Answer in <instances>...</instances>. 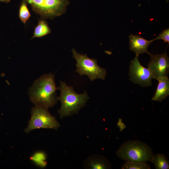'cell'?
I'll use <instances>...</instances> for the list:
<instances>
[{
    "instance_id": "obj_1",
    "label": "cell",
    "mask_w": 169,
    "mask_h": 169,
    "mask_svg": "<svg viewBox=\"0 0 169 169\" xmlns=\"http://www.w3.org/2000/svg\"><path fill=\"white\" fill-rule=\"evenodd\" d=\"M57 90L54 75L51 73L44 74L36 80L30 88V100L36 106L48 109L58 100Z\"/></svg>"
},
{
    "instance_id": "obj_2",
    "label": "cell",
    "mask_w": 169,
    "mask_h": 169,
    "mask_svg": "<svg viewBox=\"0 0 169 169\" xmlns=\"http://www.w3.org/2000/svg\"><path fill=\"white\" fill-rule=\"evenodd\" d=\"M57 89L60 92L58 100L61 103V107L58 111L61 119L78 114L89 98L86 91L78 94L74 91L73 87L68 85L65 82L60 81V85Z\"/></svg>"
},
{
    "instance_id": "obj_3",
    "label": "cell",
    "mask_w": 169,
    "mask_h": 169,
    "mask_svg": "<svg viewBox=\"0 0 169 169\" xmlns=\"http://www.w3.org/2000/svg\"><path fill=\"white\" fill-rule=\"evenodd\" d=\"M116 153L123 160L142 162H151L154 156L152 148L148 145L137 140L125 141Z\"/></svg>"
},
{
    "instance_id": "obj_4",
    "label": "cell",
    "mask_w": 169,
    "mask_h": 169,
    "mask_svg": "<svg viewBox=\"0 0 169 169\" xmlns=\"http://www.w3.org/2000/svg\"><path fill=\"white\" fill-rule=\"evenodd\" d=\"M31 6L41 18L53 19L66 13L68 0H22Z\"/></svg>"
},
{
    "instance_id": "obj_5",
    "label": "cell",
    "mask_w": 169,
    "mask_h": 169,
    "mask_svg": "<svg viewBox=\"0 0 169 169\" xmlns=\"http://www.w3.org/2000/svg\"><path fill=\"white\" fill-rule=\"evenodd\" d=\"M71 51L76 61V72L80 76L87 75L91 81L96 79H105L106 70L99 66L96 59L89 58L86 54H80L74 49Z\"/></svg>"
},
{
    "instance_id": "obj_6",
    "label": "cell",
    "mask_w": 169,
    "mask_h": 169,
    "mask_svg": "<svg viewBox=\"0 0 169 169\" xmlns=\"http://www.w3.org/2000/svg\"><path fill=\"white\" fill-rule=\"evenodd\" d=\"M59 126V122L51 114L48 109L35 106L32 108L31 118L24 131L28 133L33 130L40 128L57 130Z\"/></svg>"
},
{
    "instance_id": "obj_7",
    "label": "cell",
    "mask_w": 169,
    "mask_h": 169,
    "mask_svg": "<svg viewBox=\"0 0 169 169\" xmlns=\"http://www.w3.org/2000/svg\"><path fill=\"white\" fill-rule=\"evenodd\" d=\"M138 57L136 56L131 61L129 72L130 80L143 87L150 86L153 79L151 74L147 68L141 64Z\"/></svg>"
},
{
    "instance_id": "obj_8",
    "label": "cell",
    "mask_w": 169,
    "mask_h": 169,
    "mask_svg": "<svg viewBox=\"0 0 169 169\" xmlns=\"http://www.w3.org/2000/svg\"><path fill=\"white\" fill-rule=\"evenodd\" d=\"M150 60L147 65L153 79L168 76L169 72V58L166 52L161 54H150Z\"/></svg>"
},
{
    "instance_id": "obj_9",
    "label": "cell",
    "mask_w": 169,
    "mask_h": 169,
    "mask_svg": "<svg viewBox=\"0 0 169 169\" xmlns=\"http://www.w3.org/2000/svg\"><path fill=\"white\" fill-rule=\"evenodd\" d=\"M129 49L134 52L136 56L138 57L140 54L146 53L150 54L148 50L149 46L153 42L152 40H148L139 35L131 34L129 36Z\"/></svg>"
},
{
    "instance_id": "obj_10",
    "label": "cell",
    "mask_w": 169,
    "mask_h": 169,
    "mask_svg": "<svg viewBox=\"0 0 169 169\" xmlns=\"http://www.w3.org/2000/svg\"><path fill=\"white\" fill-rule=\"evenodd\" d=\"M158 84L151 100L161 102L169 95V79L168 76H162L156 79Z\"/></svg>"
},
{
    "instance_id": "obj_11",
    "label": "cell",
    "mask_w": 169,
    "mask_h": 169,
    "mask_svg": "<svg viewBox=\"0 0 169 169\" xmlns=\"http://www.w3.org/2000/svg\"><path fill=\"white\" fill-rule=\"evenodd\" d=\"M88 166L90 169H110L111 166L108 160L104 156L95 155L89 158L88 161Z\"/></svg>"
},
{
    "instance_id": "obj_12",
    "label": "cell",
    "mask_w": 169,
    "mask_h": 169,
    "mask_svg": "<svg viewBox=\"0 0 169 169\" xmlns=\"http://www.w3.org/2000/svg\"><path fill=\"white\" fill-rule=\"evenodd\" d=\"M51 32L48 24L44 19L38 20L37 25L35 28L33 34L31 39L35 38H41L47 35Z\"/></svg>"
},
{
    "instance_id": "obj_13",
    "label": "cell",
    "mask_w": 169,
    "mask_h": 169,
    "mask_svg": "<svg viewBox=\"0 0 169 169\" xmlns=\"http://www.w3.org/2000/svg\"><path fill=\"white\" fill-rule=\"evenodd\" d=\"M156 169H168L169 162L166 156L163 154H157L154 155L151 161Z\"/></svg>"
},
{
    "instance_id": "obj_14",
    "label": "cell",
    "mask_w": 169,
    "mask_h": 169,
    "mask_svg": "<svg viewBox=\"0 0 169 169\" xmlns=\"http://www.w3.org/2000/svg\"><path fill=\"white\" fill-rule=\"evenodd\" d=\"M121 169H150L151 166L147 162L125 161L121 166Z\"/></svg>"
},
{
    "instance_id": "obj_15",
    "label": "cell",
    "mask_w": 169,
    "mask_h": 169,
    "mask_svg": "<svg viewBox=\"0 0 169 169\" xmlns=\"http://www.w3.org/2000/svg\"><path fill=\"white\" fill-rule=\"evenodd\" d=\"M30 159L39 167H44L47 165L46 155L43 152L38 151L34 153L31 156Z\"/></svg>"
},
{
    "instance_id": "obj_16",
    "label": "cell",
    "mask_w": 169,
    "mask_h": 169,
    "mask_svg": "<svg viewBox=\"0 0 169 169\" xmlns=\"http://www.w3.org/2000/svg\"><path fill=\"white\" fill-rule=\"evenodd\" d=\"M27 3L22 1L19 9L18 17L21 21L25 24L31 15L27 6Z\"/></svg>"
},
{
    "instance_id": "obj_17",
    "label": "cell",
    "mask_w": 169,
    "mask_h": 169,
    "mask_svg": "<svg viewBox=\"0 0 169 169\" xmlns=\"http://www.w3.org/2000/svg\"><path fill=\"white\" fill-rule=\"evenodd\" d=\"M162 39L165 42L169 44V29H164L155 38L152 39L153 41L155 40Z\"/></svg>"
},
{
    "instance_id": "obj_18",
    "label": "cell",
    "mask_w": 169,
    "mask_h": 169,
    "mask_svg": "<svg viewBox=\"0 0 169 169\" xmlns=\"http://www.w3.org/2000/svg\"><path fill=\"white\" fill-rule=\"evenodd\" d=\"M11 0H0V2H2L8 3H9Z\"/></svg>"
}]
</instances>
